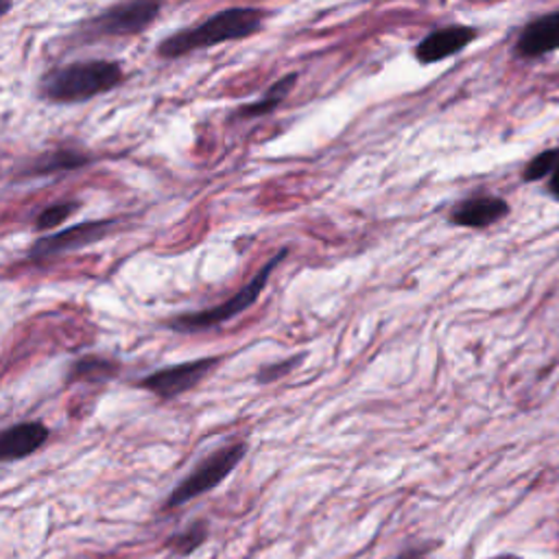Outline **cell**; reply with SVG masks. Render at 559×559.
Wrapping results in <instances>:
<instances>
[{
  "label": "cell",
  "instance_id": "7a4b0ae2",
  "mask_svg": "<svg viewBox=\"0 0 559 559\" xmlns=\"http://www.w3.org/2000/svg\"><path fill=\"white\" fill-rule=\"evenodd\" d=\"M123 82L116 62L90 60L49 71L40 82V95L53 103H82L114 90Z\"/></svg>",
  "mask_w": 559,
  "mask_h": 559
},
{
  "label": "cell",
  "instance_id": "30bf717a",
  "mask_svg": "<svg viewBox=\"0 0 559 559\" xmlns=\"http://www.w3.org/2000/svg\"><path fill=\"white\" fill-rule=\"evenodd\" d=\"M49 428L42 422H21L0 435V459L5 463L25 459L40 450L49 439Z\"/></svg>",
  "mask_w": 559,
  "mask_h": 559
},
{
  "label": "cell",
  "instance_id": "ac0fdd59",
  "mask_svg": "<svg viewBox=\"0 0 559 559\" xmlns=\"http://www.w3.org/2000/svg\"><path fill=\"white\" fill-rule=\"evenodd\" d=\"M300 363V357H291V359H287V361H277V363H271V365H266V368H262L260 372H258V383H273V381H277V378H283V376H287L296 365Z\"/></svg>",
  "mask_w": 559,
  "mask_h": 559
},
{
  "label": "cell",
  "instance_id": "8992f818",
  "mask_svg": "<svg viewBox=\"0 0 559 559\" xmlns=\"http://www.w3.org/2000/svg\"><path fill=\"white\" fill-rule=\"evenodd\" d=\"M221 363V357H203L197 361L171 365L164 370H158L140 381V387L156 394L158 398H175L184 392L197 387L216 365Z\"/></svg>",
  "mask_w": 559,
  "mask_h": 559
},
{
  "label": "cell",
  "instance_id": "e0dca14e",
  "mask_svg": "<svg viewBox=\"0 0 559 559\" xmlns=\"http://www.w3.org/2000/svg\"><path fill=\"white\" fill-rule=\"evenodd\" d=\"M75 210H77V203H75V201L53 203V206H49L47 210L40 212V216H38V221H36V227L42 229V232H45V229H53V227L62 225Z\"/></svg>",
  "mask_w": 559,
  "mask_h": 559
},
{
  "label": "cell",
  "instance_id": "5bb4252c",
  "mask_svg": "<svg viewBox=\"0 0 559 559\" xmlns=\"http://www.w3.org/2000/svg\"><path fill=\"white\" fill-rule=\"evenodd\" d=\"M119 374V363L101 357H84L71 370V381H88L103 383Z\"/></svg>",
  "mask_w": 559,
  "mask_h": 559
},
{
  "label": "cell",
  "instance_id": "d6986e66",
  "mask_svg": "<svg viewBox=\"0 0 559 559\" xmlns=\"http://www.w3.org/2000/svg\"><path fill=\"white\" fill-rule=\"evenodd\" d=\"M548 190H550V195H552L555 199H559V166H557V171L550 175V184H548Z\"/></svg>",
  "mask_w": 559,
  "mask_h": 559
},
{
  "label": "cell",
  "instance_id": "5b68a950",
  "mask_svg": "<svg viewBox=\"0 0 559 559\" xmlns=\"http://www.w3.org/2000/svg\"><path fill=\"white\" fill-rule=\"evenodd\" d=\"M247 446L243 442L238 444H229L219 448L216 452H212L210 457H206L169 496L166 507H182L195 498H199L201 494L214 489L225 476H229L236 465L240 463V459L245 457Z\"/></svg>",
  "mask_w": 559,
  "mask_h": 559
},
{
  "label": "cell",
  "instance_id": "9a60e30c",
  "mask_svg": "<svg viewBox=\"0 0 559 559\" xmlns=\"http://www.w3.org/2000/svg\"><path fill=\"white\" fill-rule=\"evenodd\" d=\"M208 537V526L206 522H192L190 526H186L184 531L179 533H173L169 539H166V548L179 552V555H188L192 552L195 548H199Z\"/></svg>",
  "mask_w": 559,
  "mask_h": 559
},
{
  "label": "cell",
  "instance_id": "2e32d148",
  "mask_svg": "<svg viewBox=\"0 0 559 559\" xmlns=\"http://www.w3.org/2000/svg\"><path fill=\"white\" fill-rule=\"evenodd\" d=\"M557 166H559V149H548V151L535 156L526 164V169L522 173V179L524 182H539L544 177H550L557 171Z\"/></svg>",
  "mask_w": 559,
  "mask_h": 559
},
{
  "label": "cell",
  "instance_id": "9c48e42d",
  "mask_svg": "<svg viewBox=\"0 0 559 559\" xmlns=\"http://www.w3.org/2000/svg\"><path fill=\"white\" fill-rule=\"evenodd\" d=\"M509 203L500 197L494 195H479L459 201L450 210V223L459 227H472V229H483L489 227L498 221H502L509 214Z\"/></svg>",
  "mask_w": 559,
  "mask_h": 559
},
{
  "label": "cell",
  "instance_id": "4fadbf2b",
  "mask_svg": "<svg viewBox=\"0 0 559 559\" xmlns=\"http://www.w3.org/2000/svg\"><path fill=\"white\" fill-rule=\"evenodd\" d=\"M298 79H300V77H298L296 73H291V75L283 77L280 82H275V84L266 90V95H264L260 101L240 108V110L236 112V116H240V119H258V116L271 114L280 103H283V101L291 95V90H294V86L298 84Z\"/></svg>",
  "mask_w": 559,
  "mask_h": 559
},
{
  "label": "cell",
  "instance_id": "277c9868",
  "mask_svg": "<svg viewBox=\"0 0 559 559\" xmlns=\"http://www.w3.org/2000/svg\"><path fill=\"white\" fill-rule=\"evenodd\" d=\"M160 12L162 0H125L86 23L82 38L84 42H95L103 38L138 36L153 25Z\"/></svg>",
  "mask_w": 559,
  "mask_h": 559
},
{
  "label": "cell",
  "instance_id": "ba28073f",
  "mask_svg": "<svg viewBox=\"0 0 559 559\" xmlns=\"http://www.w3.org/2000/svg\"><path fill=\"white\" fill-rule=\"evenodd\" d=\"M476 40V29L472 27H444L433 34H428L418 47H415V60L422 64H437L444 62L457 53H461L468 45Z\"/></svg>",
  "mask_w": 559,
  "mask_h": 559
},
{
  "label": "cell",
  "instance_id": "52a82bcc",
  "mask_svg": "<svg viewBox=\"0 0 559 559\" xmlns=\"http://www.w3.org/2000/svg\"><path fill=\"white\" fill-rule=\"evenodd\" d=\"M114 225H116V221H110V219L108 221H88V223L73 225L69 229H62L58 234L40 238L32 247L29 256L34 260H49V258H55V256H62V253L88 247V245L101 240Z\"/></svg>",
  "mask_w": 559,
  "mask_h": 559
},
{
  "label": "cell",
  "instance_id": "3957f363",
  "mask_svg": "<svg viewBox=\"0 0 559 559\" xmlns=\"http://www.w3.org/2000/svg\"><path fill=\"white\" fill-rule=\"evenodd\" d=\"M289 249H283L277 251L251 280L249 283L234 296L229 298L227 302L214 307V309H208V311H201V313H186V315H179L175 320L169 322V328L175 331V333H186V335H192V333H201V331H210V328H216L225 322H229L232 318H236L238 313L247 311L264 291L266 283L271 273L275 271V266L283 262L287 258Z\"/></svg>",
  "mask_w": 559,
  "mask_h": 559
},
{
  "label": "cell",
  "instance_id": "ffe728a7",
  "mask_svg": "<svg viewBox=\"0 0 559 559\" xmlns=\"http://www.w3.org/2000/svg\"><path fill=\"white\" fill-rule=\"evenodd\" d=\"M396 559H426L424 557V552L422 550H418V548H413V550H407V552H400Z\"/></svg>",
  "mask_w": 559,
  "mask_h": 559
},
{
  "label": "cell",
  "instance_id": "6da1fadb",
  "mask_svg": "<svg viewBox=\"0 0 559 559\" xmlns=\"http://www.w3.org/2000/svg\"><path fill=\"white\" fill-rule=\"evenodd\" d=\"M262 18L264 14L256 8H229L206 18L197 27L171 34L158 45L156 53L164 60H177L208 47H216L229 40H243L253 36L262 27Z\"/></svg>",
  "mask_w": 559,
  "mask_h": 559
},
{
  "label": "cell",
  "instance_id": "8fae6325",
  "mask_svg": "<svg viewBox=\"0 0 559 559\" xmlns=\"http://www.w3.org/2000/svg\"><path fill=\"white\" fill-rule=\"evenodd\" d=\"M559 49V12L546 14L524 27L515 53L524 60H537Z\"/></svg>",
  "mask_w": 559,
  "mask_h": 559
},
{
  "label": "cell",
  "instance_id": "44dd1931",
  "mask_svg": "<svg viewBox=\"0 0 559 559\" xmlns=\"http://www.w3.org/2000/svg\"><path fill=\"white\" fill-rule=\"evenodd\" d=\"M494 559H518V557H513V555H502V557H494Z\"/></svg>",
  "mask_w": 559,
  "mask_h": 559
},
{
  "label": "cell",
  "instance_id": "7c38bea8",
  "mask_svg": "<svg viewBox=\"0 0 559 559\" xmlns=\"http://www.w3.org/2000/svg\"><path fill=\"white\" fill-rule=\"evenodd\" d=\"M90 162V156L79 149H55L40 156L29 169L27 175H53L62 171H77Z\"/></svg>",
  "mask_w": 559,
  "mask_h": 559
}]
</instances>
